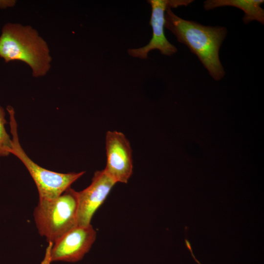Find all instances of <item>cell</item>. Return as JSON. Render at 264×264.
Here are the masks:
<instances>
[{
  "label": "cell",
  "instance_id": "cell-1",
  "mask_svg": "<svg viewBox=\"0 0 264 264\" xmlns=\"http://www.w3.org/2000/svg\"><path fill=\"white\" fill-rule=\"evenodd\" d=\"M165 19V27L176 36L178 42L197 55L215 80H221L225 72L220 60L219 51L227 34V29L183 19L175 14L171 7L166 11Z\"/></svg>",
  "mask_w": 264,
  "mask_h": 264
},
{
  "label": "cell",
  "instance_id": "cell-2",
  "mask_svg": "<svg viewBox=\"0 0 264 264\" xmlns=\"http://www.w3.org/2000/svg\"><path fill=\"white\" fill-rule=\"evenodd\" d=\"M0 58L5 62L19 61L28 65L35 77L45 75L52 58L46 42L30 25L7 23L0 35Z\"/></svg>",
  "mask_w": 264,
  "mask_h": 264
},
{
  "label": "cell",
  "instance_id": "cell-3",
  "mask_svg": "<svg viewBox=\"0 0 264 264\" xmlns=\"http://www.w3.org/2000/svg\"><path fill=\"white\" fill-rule=\"evenodd\" d=\"M78 192L71 187L58 198L39 200L33 211L40 235L49 244L78 225Z\"/></svg>",
  "mask_w": 264,
  "mask_h": 264
},
{
  "label": "cell",
  "instance_id": "cell-4",
  "mask_svg": "<svg viewBox=\"0 0 264 264\" xmlns=\"http://www.w3.org/2000/svg\"><path fill=\"white\" fill-rule=\"evenodd\" d=\"M6 110L9 114L10 132L12 136L11 154L17 156L28 170L36 185L39 200H51L58 198L85 172L60 173L47 170L35 163L28 156L19 142L13 108L8 106Z\"/></svg>",
  "mask_w": 264,
  "mask_h": 264
},
{
  "label": "cell",
  "instance_id": "cell-5",
  "mask_svg": "<svg viewBox=\"0 0 264 264\" xmlns=\"http://www.w3.org/2000/svg\"><path fill=\"white\" fill-rule=\"evenodd\" d=\"M96 236V232L91 224L77 225L49 244L41 264L81 261L90 250Z\"/></svg>",
  "mask_w": 264,
  "mask_h": 264
},
{
  "label": "cell",
  "instance_id": "cell-6",
  "mask_svg": "<svg viewBox=\"0 0 264 264\" xmlns=\"http://www.w3.org/2000/svg\"><path fill=\"white\" fill-rule=\"evenodd\" d=\"M191 0H149L152 8L150 24L153 30L152 38L145 46L138 48L129 49L128 54L133 57L142 59L148 58L149 52L157 49L162 55L171 56L177 50L167 39L164 32L165 15L169 7L176 8L180 6H187L192 3Z\"/></svg>",
  "mask_w": 264,
  "mask_h": 264
},
{
  "label": "cell",
  "instance_id": "cell-7",
  "mask_svg": "<svg viewBox=\"0 0 264 264\" xmlns=\"http://www.w3.org/2000/svg\"><path fill=\"white\" fill-rule=\"evenodd\" d=\"M107 163L104 169L116 183H127L132 174V150L125 135L108 131L106 136Z\"/></svg>",
  "mask_w": 264,
  "mask_h": 264
},
{
  "label": "cell",
  "instance_id": "cell-8",
  "mask_svg": "<svg viewBox=\"0 0 264 264\" xmlns=\"http://www.w3.org/2000/svg\"><path fill=\"white\" fill-rule=\"evenodd\" d=\"M116 183L104 170L94 173L90 184L83 190L78 192V225L90 224L95 212Z\"/></svg>",
  "mask_w": 264,
  "mask_h": 264
},
{
  "label": "cell",
  "instance_id": "cell-9",
  "mask_svg": "<svg viewBox=\"0 0 264 264\" xmlns=\"http://www.w3.org/2000/svg\"><path fill=\"white\" fill-rule=\"evenodd\" d=\"M264 2V0H207L203 2V8L210 10L222 6L237 7L243 11L245 24L257 21L264 24V10L261 6Z\"/></svg>",
  "mask_w": 264,
  "mask_h": 264
},
{
  "label": "cell",
  "instance_id": "cell-10",
  "mask_svg": "<svg viewBox=\"0 0 264 264\" xmlns=\"http://www.w3.org/2000/svg\"><path fill=\"white\" fill-rule=\"evenodd\" d=\"M6 124L4 109L0 106V157L8 155L12 149V139L5 129Z\"/></svg>",
  "mask_w": 264,
  "mask_h": 264
}]
</instances>
